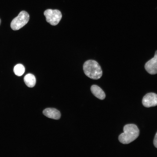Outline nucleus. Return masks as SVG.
Returning a JSON list of instances; mask_svg holds the SVG:
<instances>
[{
    "label": "nucleus",
    "instance_id": "obj_7",
    "mask_svg": "<svg viewBox=\"0 0 157 157\" xmlns=\"http://www.w3.org/2000/svg\"><path fill=\"white\" fill-rule=\"evenodd\" d=\"M43 114L47 117L55 119H59L61 116L60 112L54 108H47L43 111Z\"/></svg>",
    "mask_w": 157,
    "mask_h": 157
},
{
    "label": "nucleus",
    "instance_id": "obj_2",
    "mask_svg": "<svg viewBox=\"0 0 157 157\" xmlns=\"http://www.w3.org/2000/svg\"><path fill=\"white\" fill-rule=\"evenodd\" d=\"M83 70L86 76L93 79L100 78L102 74L101 67L97 61L94 60L85 61L83 65Z\"/></svg>",
    "mask_w": 157,
    "mask_h": 157
},
{
    "label": "nucleus",
    "instance_id": "obj_3",
    "mask_svg": "<svg viewBox=\"0 0 157 157\" xmlns=\"http://www.w3.org/2000/svg\"><path fill=\"white\" fill-rule=\"evenodd\" d=\"M29 19V15L26 12L23 10L21 11L12 21L11 28L14 31L19 30L28 22Z\"/></svg>",
    "mask_w": 157,
    "mask_h": 157
},
{
    "label": "nucleus",
    "instance_id": "obj_5",
    "mask_svg": "<svg viewBox=\"0 0 157 157\" xmlns=\"http://www.w3.org/2000/svg\"><path fill=\"white\" fill-rule=\"evenodd\" d=\"M142 102L146 107L149 108L157 105V94L150 92L147 93L143 97Z\"/></svg>",
    "mask_w": 157,
    "mask_h": 157
},
{
    "label": "nucleus",
    "instance_id": "obj_10",
    "mask_svg": "<svg viewBox=\"0 0 157 157\" xmlns=\"http://www.w3.org/2000/svg\"><path fill=\"white\" fill-rule=\"evenodd\" d=\"M25 69L24 66L22 64H17L15 66L13 71L16 75L20 76L24 73Z\"/></svg>",
    "mask_w": 157,
    "mask_h": 157
},
{
    "label": "nucleus",
    "instance_id": "obj_12",
    "mask_svg": "<svg viewBox=\"0 0 157 157\" xmlns=\"http://www.w3.org/2000/svg\"><path fill=\"white\" fill-rule=\"evenodd\" d=\"M1 19H0V25L1 24Z\"/></svg>",
    "mask_w": 157,
    "mask_h": 157
},
{
    "label": "nucleus",
    "instance_id": "obj_1",
    "mask_svg": "<svg viewBox=\"0 0 157 157\" xmlns=\"http://www.w3.org/2000/svg\"><path fill=\"white\" fill-rule=\"evenodd\" d=\"M124 132L121 134L118 139L121 143L127 144L135 140L139 134V130L137 126L133 124L125 125L123 128Z\"/></svg>",
    "mask_w": 157,
    "mask_h": 157
},
{
    "label": "nucleus",
    "instance_id": "obj_9",
    "mask_svg": "<svg viewBox=\"0 0 157 157\" xmlns=\"http://www.w3.org/2000/svg\"><path fill=\"white\" fill-rule=\"evenodd\" d=\"M24 81L28 87L32 88L33 87L35 84L36 79L33 74H28L24 77Z\"/></svg>",
    "mask_w": 157,
    "mask_h": 157
},
{
    "label": "nucleus",
    "instance_id": "obj_4",
    "mask_svg": "<svg viewBox=\"0 0 157 157\" xmlns=\"http://www.w3.org/2000/svg\"><path fill=\"white\" fill-rule=\"evenodd\" d=\"M44 14L47 22L53 26L57 25L62 17L61 12L58 10L47 9Z\"/></svg>",
    "mask_w": 157,
    "mask_h": 157
},
{
    "label": "nucleus",
    "instance_id": "obj_6",
    "mask_svg": "<svg viewBox=\"0 0 157 157\" xmlns=\"http://www.w3.org/2000/svg\"><path fill=\"white\" fill-rule=\"evenodd\" d=\"M144 67L147 72L151 74L157 73V51L154 57L145 63Z\"/></svg>",
    "mask_w": 157,
    "mask_h": 157
},
{
    "label": "nucleus",
    "instance_id": "obj_11",
    "mask_svg": "<svg viewBox=\"0 0 157 157\" xmlns=\"http://www.w3.org/2000/svg\"><path fill=\"white\" fill-rule=\"evenodd\" d=\"M154 144L155 147L157 148V132L156 133L154 140Z\"/></svg>",
    "mask_w": 157,
    "mask_h": 157
},
{
    "label": "nucleus",
    "instance_id": "obj_8",
    "mask_svg": "<svg viewBox=\"0 0 157 157\" xmlns=\"http://www.w3.org/2000/svg\"><path fill=\"white\" fill-rule=\"evenodd\" d=\"M92 94L96 97L101 100H103L106 97L105 94L103 90L99 86L93 85L90 88Z\"/></svg>",
    "mask_w": 157,
    "mask_h": 157
}]
</instances>
